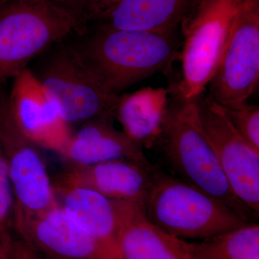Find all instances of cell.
Returning a JSON list of instances; mask_svg holds the SVG:
<instances>
[{
    "mask_svg": "<svg viewBox=\"0 0 259 259\" xmlns=\"http://www.w3.org/2000/svg\"><path fill=\"white\" fill-rule=\"evenodd\" d=\"M176 32L116 30L98 25L75 44L107 90H121L158 71L171 69L180 56Z\"/></svg>",
    "mask_w": 259,
    "mask_h": 259,
    "instance_id": "cell-1",
    "label": "cell"
},
{
    "mask_svg": "<svg viewBox=\"0 0 259 259\" xmlns=\"http://www.w3.org/2000/svg\"><path fill=\"white\" fill-rule=\"evenodd\" d=\"M88 22L53 0H0V88Z\"/></svg>",
    "mask_w": 259,
    "mask_h": 259,
    "instance_id": "cell-2",
    "label": "cell"
},
{
    "mask_svg": "<svg viewBox=\"0 0 259 259\" xmlns=\"http://www.w3.org/2000/svg\"><path fill=\"white\" fill-rule=\"evenodd\" d=\"M157 146L180 179L226 204L247 222L254 214L239 200L225 176L212 146L204 134L198 99L184 100L168 110Z\"/></svg>",
    "mask_w": 259,
    "mask_h": 259,
    "instance_id": "cell-3",
    "label": "cell"
},
{
    "mask_svg": "<svg viewBox=\"0 0 259 259\" xmlns=\"http://www.w3.org/2000/svg\"><path fill=\"white\" fill-rule=\"evenodd\" d=\"M144 209L155 226L183 240L200 241L248 223L212 196L156 168Z\"/></svg>",
    "mask_w": 259,
    "mask_h": 259,
    "instance_id": "cell-4",
    "label": "cell"
},
{
    "mask_svg": "<svg viewBox=\"0 0 259 259\" xmlns=\"http://www.w3.org/2000/svg\"><path fill=\"white\" fill-rule=\"evenodd\" d=\"M65 40L54 46L38 72H33L44 91L69 125L97 117L115 119L120 96L107 90L76 45Z\"/></svg>",
    "mask_w": 259,
    "mask_h": 259,
    "instance_id": "cell-5",
    "label": "cell"
},
{
    "mask_svg": "<svg viewBox=\"0 0 259 259\" xmlns=\"http://www.w3.org/2000/svg\"><path fill=\"white\" fill-rule=\"evenodd\" d=\"M242 0H200L181 24V100H197L212 79Z\"/></svg>",
    "mask_w": 259,
    "mask_h": 259,
    "instance_id": "cell-6",
    "label": "cell"
},
{
    "mask_svg": "<svg viewBox=\"0 0 259 259\" xmlns=\"http://www.w3.org/2000/svg\"><path fill=\"white\" fill-rule=\"evenodd\" d=\"M37 147L19 127L8 95L0 90V148L14 191L15 231L59 205Z\"/></svg>",
    "mask_w": 259,
    "mask_h": 259,
    "instance_id": "cell-7",
    "label": "cell"
},
{
    "mask_svg": "<svg viewBox=\"0 0 259 259\" xmlns=\"http://www.w3.org/2000/svg\"><path fill=\"white\" fill-rule=\"evenodd\" d=\"M259 81V0H242L215 74L209 97L223 107L245 103Z\"/></svg>",
    "mask_w": 259,
    "mask_h": 259,
    "instance_id": "cell-8",
    "label": "cell"
},
{
    "mask_svg": "<svg viewBox=\"0 0 259 259\" xmlns=\"http://www.w3.org/2000/svg\"><path fill=\"white\" fill-rule=\"evenodd\" d=\"M198 107L202 129L232 191L258 217L259 151L236 131L221 105L210 97H199Z\"/></svg>",
    "mask_w": 259,
    "mask_h": 259,
    "instance_id": "cell-9",
    "label": "cell"
},
{
    "mask_svg": "<svg viewBox=\"0 0 259 259\" xmlns=\"http://www.w3.org/2000/svg\"><path fill=\"white\" fill-rule=\"evenodd\" d=\"M13 80L8 98L19 127L37 146L59 153L71 136L69 124L31 70H23Z\"/></svg>",
    "mask_w": 259,
    "mask_h": 259,
    "instance_id": "cell-10",
    "label": "cell"
},
{
    "mask_svg": "<svg viewBox=\"0 0 259 259\" xmlns=\"http://www.w3.org/2000/svg\"><path fill=\"white\" fill-rule=\"evenodd\" d=\"M15 231L47 259H117L111 250L71 222L59 205Z\"/></svg>",
    "mask_w": 259,
    "mask_h": 259,
    "instance_id": "cell-11",
    "label": "cell"
},
{
    "mask_svg": "<svg viewBox=\"0 0 259 259\" xmlns=\"http://www.w3.org/2000/svg\"><path fill=\"white\" fill-rule=\"evenodd\" d=\"M154 168L129 160H112L90 166H69L54 181L85 187L114 200L145 206Z\"/></svg>",
    "mask_w": 259,
    "mask_h": 259,
    "instance_id": "cell-12",
    "label": "cell"
},
{
    "mask_svg": "<svg viewBox=\"0 0 259 259\" xmlns=\"http://www.w3.org/2000/svg\"><path fill=\"white\" fill-rule=\"evenodd\" d=\"M117 259H192L185 240L163 231L148 220L144 206L117 200Z\"/></svg>",
    "mask_w": 259,
    "mask_h": 259,
    "instance_id": "cell-13",
    "label": "cell"
},
{
    "mask_svg": "<svg viewBox=\"0 0 259 259\" xmlns=\"http://www.w3.org/2000/svg\"><path fill=\"white\" fill-rule=\"evenodd\" d=\"M115 119L97 117L83 122L59 153L69 166H90L112 160H129L151 166L144 148L115 128Z\"/></svg>",
    "mask_w": 259,
    "mask_h": 259,
    "instance_id": "cell-14",
    "label": "cell"
},
{
    "mask_svg": "<svg viewBox=\"0 0 259 259\" xmlns=\"http://www.w3.org/2000/svg\"><path fill=\"white\" fill-rule=\"evenodd\" d=\"M200 0H112L91 20L116 30L175 32Z\"/></svg>",
    "mask_w": 259,
    "mask_h": 259,
    "instance_id": "cell-15",
    "label": "cell"
},
{
    "mask_svg": "<svg viewBox=\"0 0 259 259\" xmlns=\"http://www.w3.org/2000/svg\"><path fill=\"white\" fill-rule=\"evenodd\" d=\"M58 204L71 222L116 253L117 200L85 187L52 181Z\"/></svg>",
    "mask_w": 259,
    "mask_h": 259,
    "instance_id": "cell-16",
    "label": "cell"
},
{
    "mask_svg": "<svg viewBox=\"0 0 259 259\" xmlns=\"http://www.w3.org/2000/svg\"><path fill=\"white\" fill-rule=\"evenodd\" d=\"M171 90L145 88L119 97L115 118L124 134L143 148L157 146L164 129Z\"/></svg>",
    "mask_w": 259,
    "mask_h": 259,
    "instance_id": "cell-17",
    "label": "cell"
},
{
    "mask_svg": "<svg viewBox=\"0 0 259 259\" xmlns=\"http://www.w3.org/2000/svg\"><path fill=\"white\" fill-rule=\"evenodd\" d=\"M192 259H259V226L248 223L197 242H186Z\"/></svg>",
    "mask_w": 259,
    "mask_h": 259,
    "instance_id": "cell-18",
    "label": "cell"
},
{
    "mask_svg": "<svg viewBox=\"0 0 259 259\" xmlns=\"http://www.w3.org/2000/svg\"><path fill=\"white\" fill-rule=\"evenodd\" d=\"M221 107L236 131L259 151L258 106L245 102L238 106Z\"/></svg>",
    "mask_w": 259,
    "mask_h": 259,
    "instance_id": "cell-19",
    "label": "cell"
},
{
    "mask_svg": "<svg viewBox=\"0 0 259 259\" xmlns=\"http://www.w3.org/2000/svg\"><path fill=\"white\" fill-rule=\"evenodd\" d=\"M15 195L8 165L0 148V238L14 228Z\"/></svg>",
    "mask_w": 259,
    "mask_h": 259,
    "instance_id": "cell-20",
    "label": "cell"
},
{
    "mask_svg": "<svg viewBox=\"0 0 259 259\" xmlns=\"http://www.w3.org/2000/svg\"><path fill=\"white\" fill-rule=\"evenodd\" d=\"M53 1L63 8L74 12L88 23L112 0H53Z\"/></svg>",
    "mask_w": 259,
    "mask_h": 259,
    "instance_id": "cell-21",
    "label": "cell"
},
{
    "mask_svg": "<svg viewBox=\"0 0 259 259\" xmlns=\"http://www.w3.org/2000/svg\"><path fill=\"white\" fill-rule=\"evenodd\" d=\"M10 259H47L20 237H13Z\"/></svg>",
    "mask_w": 259,
    "mask_h": 259,
    "instance_id": "cell-22",
    "label": "cell"
},
{
    "mask_svg": "<svg viewBox=\"0 0 259 259\" xmlns=\"http://www.w3.org/2000/svg\"><path fill=\"white\" fill-rule=\"evenodd\" d=\"M13 237L10 233L0 238V259H10V248Z\"/></svg>",
    "mask_w": 259,
    "mask_h": 259,
    "instance_id": "cell-23",
    "label": "cell"
}]
</instances>
